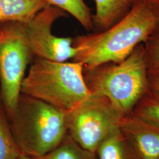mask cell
I'll return each mask as SVG.
<instances>
[{
  "mask_svg": "<svg viewBox=\"0 0 159 159\" xmlns=\"http://www.w3.org/2000/svg\"><path fill=\"white\" fill-rule=\"evenodd\" d=\"M159 22L137 0L130 11L108 29L73 39V61L83 64L84 73L107 63H119L143 43Z\"/></svg>",
  "mask_w": 159,
  "mask_h": 159,
  "instance_id": "1",
  "label": "cell"
},
{
  "mask_svg": "<svg viewBox=\"0 0 159 159\" xmlns=\"http://www.w3.org/2000/svg\"><path fill=\"white\" fill-rule=\"evenodd\" d=\"M21 94L68 113L91 93L85 83L82 64L35 57L23 80Z\"/></svg>",
  "mask_w": 159,
  "mask_h": 159,
  "instance_id": "2",
  "label": "cell"
},
{
  "mask_svg": "<svg viewBox=\"0 0 159 159\" xmlns=\"http://www.w3.org/2000/svg\"><path fill=\"white\" fill-rule=\"evenodd\" d=\"M10 127L23 154L40 157L67 134V113L42 100L21 94Z\"/></svg>",
  "mask_w": 159,
  "mask_h": 159,
  "instance_id": "3",
  "label": "cell"
},
{
  "mask_svg": "<svg viewBox=\"0 0 159 159\" xmlns=\"http://www.w3.org/2000/svg\"><path fill=\"white\" fill-rule=\"evenodd\" d=\"M91 93L106 97L123 116L130 113L148 91L143 43L119 63H107L84 73Z\"/></svg>",
  "mask_w": 159,
  "mask_h": 159,
  "instance_id": "4",
  "label": "cell"
},
{
  "mask_svg": "<svg viewBox=\"0 0 159 159\" xmlns=\"http://www.w3.org/2000/svg\"><path fill=\"white\" fill-rule=\"evenodd\" d=\"M33 57L24 34V23H2L0 31V95L7 115L17 108L25 71Z\"/></svg>",
  "mask_w": 159,
  "mask_h": 159,
  "instance_id": "5",
  "label": "cell"
},
{
  "mask_svg": "<svg viewBox=\"0 0 159 159\" xmlns=\"http://www.w3.org/2000/svg\"><path fill=\"white\" fill-rule=\"evenodd\" d=\"M123 117L107 98L91 93L67 113V132L80 146L94 155L102 140L119 127Z\"/></svg>",
  "mask_w": 159,
  "mask_h": 159,
  "instance_id": "6",
  "label": "cell"
},
{
  "mask_svg": "<svg viewBox=\"0 0 159 159\" xmlns=\"http://www.w3.org/2000/svg\"><path fill=\"white\" fill-rule=\"evenodd\" d=\"M67 13L55 6L48 5L29 22L24 23V34L33 56L55 61L73 59L76 49L73 39L60 37L52 33L53 24Z\"/></svg>",
  "mask_w": 159,
  "mask_h": 159,
  "instance_id": "7",
  "label": "cell"
},
{
  "mask_svg": "<svg viewBox=\"0 0 159 159\" xmlns=\"http://www.w3.org/2000/svg\"><path fill=\"white\" fill-rule=\"evenodd\" d=\"M120 129L130 140L140 159H159V128L136 115L123 117Z\"/></svg>",
  "mask_w": 159,
  "mask_h": 159,
  "instance_id": "8",
  "label": "cell"
},
{
  "mask_svg": "<svg viewBox=\"0 0 159 159\" xmlns=\"http://www.w3.org/2000/svg\"><path fill=\"white\" fill-rule=\"evenodd\" d=\"M48 5L46 0H0V21L27 23Z\"/></svg>",
  "mask_w": 159,
  "mask_h": 159,
  "instance_id": "9",
  "label": "cell"
},
{
  "mask_svg": "<svg viewBox=\"0 0 159 159\" xmlns=\"http://www.w3.org/2000/svg\"><path fill=\"white\" fill-rule=\"evenodd\" d=\"M96 12L93 17L94 27L104 31L119 21L130 11L134 0H93Z\"/></svg>",
  "mask_w": 159,
  "mask_h": 159,
  "instance_id": "10",
  "label": "cell"
},
{
  "mask_svg": "<svg viewBox=\"0 0 159 159\" xmlns=\"http://www.w3.org/2000/svg\"><path fill=\"white\" fill-rule=\"evenodd\" d=\"M125 140L119 126L100 143L96 152L97 159H131Z\"/></svg>",
  "mask_w": 159,
  "mask_h": 159,
  "instance_id": "11",
  "label": "cell"
},
{
  "mask_svg": "<svg viewBox=\"0 0 159 159\" xmlns=\"http://www.w3.org/2000/svg\"><path fill=\"white\" fill-rule=\"evenodd\" d=\"M49 5L55 6L74 17L87 30L94 28L90 10L84 0H46Z\"/></svg>",
  "mask_w": 159,
  "mask_h": 159,
  "instance_id": "12",
  "label": "cell"
},
{
  "mask_svg": "<svg viewBox=\"0 0 159 159\" xmlns=\"http://www.w3.org/2000/svg\"><path fill=\"white\" fill-rule=\"evenodd\" d=\"M94 156L80 146L67 133L56 148L45 155L34 159H94Z\"/></svg>",
  "mask_w": 159,
  "mask_h": 159,
  "instance_id": "13",
  "label": "cell"
},
{
  "mask_svg": "<svg viewBox=\"0 0 159 159\" xmlns=\"http://www.w3.org/2000/svg\"><path fill=\"white\" fill-rule=\"evenodd\" d=\"M22 154L5 113L0 107V159H18Z\"/></svg>",
  "mask_w": 159,
  "mask_h": 159,
  "instance_id": "14",
  "label": "cell"
},
{
  "mask_svg": "<svg viewBox=\"0 0 159 159\" xmlns=\"http://www.w3.org/2000/svg\"><path fill=\"white\" fill-rule=\"evenodd\" d=\"M136 106V116L159 128V95L148 91Z\"/></svg>",
  "mask_w": 159,
  "mask_h": 159,
  "instance_id": "15",
  "label": "cell"
},
{
  "mask_svg": "<svg viewBox=\"0 0 159 159\" xmlns=\"http://www.w3.org/2000/svg\"><path fill=\"white\" fill-rule=\"evenodd\" d=\"M144 60L148 70L159 68V23L143 43Z\"/></svg>",
  "mask_w": 159,
  "mask_h": 159,
  "instance_id": "16",
  "label": "cell"
},
{
  "mask_svg": "<svg viewBox=\"0 0 159 159\" xmlns=\"http://www.w3.org/2000/svg\"><path fill=\"white\" fill-rule=\"evenodd\" d=\"M148 91L159 95V68L148 70Z\"/></svg>",
  "mask_w": 159,
  "mask_h": 159,
  "instance_id": "17",
  "label": "cell"
},
{
  "mask_svg": "<svg viewBox=\"0 0 159 159\" xmlns=\"http://www.w3.org/2000/svg\"><path fill=\"white\" fill-rule=\"evenodd\" d=\"M146 6L159 22V0H137Z\"/></svg>",
  "mask_w": 159,
  "mask_h": 159,
  "instance_id": "18",
  "label": "cell"
},
{
  "mask_svg": "<svg viewBox=\"0 0 159 159\" xmlns=\"http://www.w3.org/2000/svg\"><path fill=\"white\" fill-rule=\"evenodd\" d=\"M18 159H34L33 158H31V157H29V156H26V155H24V154H22L20 157V158Z\"/></svg>",
  "mask_w": 159,
  "mask_h": 159,
  "instance_id": "19",
  "label": "cell"
},
{
  "mask_svg": "<svg viewBox=\"0 0 159 159\" xmlns=\"http://www.w3.org/2000/svg\"><path fill=\"white\" fill-rule=\"evenodd\" d=\"M1 27H2V23H1V21H0V31L1 30Z\"/></svg>",
  "mask_w": 159,
  "mask_h": 159,
  "instance_id": "20",
  "label": "cell"
}]
</instances>
